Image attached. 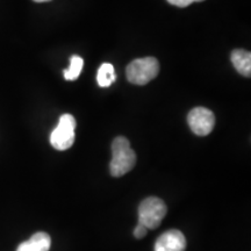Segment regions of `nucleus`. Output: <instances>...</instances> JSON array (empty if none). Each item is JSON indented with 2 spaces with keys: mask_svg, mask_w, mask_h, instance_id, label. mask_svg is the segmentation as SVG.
Instances as JSON below:
<instances>
[{
  "mask_svg": "<svg viewBox=\"0 0 251 251\" xmlns=\"http://www.w3.org/2000/svg\"><path fill=\"white\" fill-rule=\"evenodd\" d=\"M117 79L114 67L111 63H102L100 65L98 74H97V81L100 87H109Z\"/></svg>",
  "mask_w": 251,
  "mask_h": 251,
  "instance_id": "obj_9",
  "label": "nucleus"
},
{
  "mask_svg": "<svg viewBox=\"0 0 251 251\" xmlns=\"http://www.w3.org/2000/svg\"><path fill=\"white\" fill-rule=\"evenodd\" d=\"M165 202L156 197H149L144 199L139 206V222L148 229H156L159 227L163 219L165 218Z\"/></svg>",
  "mask_w": 251,
  "mask_h": 251,
  "instance_id": "obj_3",
  "label": "nucleus"
},
{
  "mask_svg": "<svg viewBox=\"0 0 251 251\" xmlns=\"http://www.w3.org/2000/svg\"><path fill=\"white\" fill-rule=\"evenodd\" d=\"M234 68L244 77L251 76V54L243 49H235L230 56Z\"/></svg>",
  "mask_w": 251,
  "mask_h": 251,
  "instance_id": "obj_8",
  "label": "nucleus"
},
{
  "mask_svg": "<svg viewBox=\"0 0 251 251\" xmlns=\"http://www.w3.org/2000/svg\"><path fill=\"white\" fill-rule=\"evenodd\" d=\"M186 238L181 231L172 229L163 233L157 238L155 251H185Z\"/></svg>",
  "mask_w": 251,
  "mask_h": 251,
  "instance_id": "obj_6",
  "label": "nucleus"
},
{
  "mask_svg": "<svg viewBox=\"0 0 251 251\" xmlns=\"http://www.w3.org/2000/svg\"><path fill=\"white\" fill-rule=\"evenodd\" d=\"M51 247V238L45 231L35 233L28 241L18 247L17 251H49Z\"/></svg>",
  "mask_w": 251,
  "mask_h": 251,
  "instance_id": "obj_7",
  "label": "nucleus"
},
{
  "mask_svg": "<svg viewBox=\"0 0 251 251\" xmlns=\"http://www.w3.org/2000/svg\"><path fill=\"white\" fill-rule=\"evenodd\" d=\"M35 2H47V1H51V0H33Z\"/></svg>",
  "mask_w": 251,
  "mask_h": 251,
  "instance_id": "obj_13",
  "label": "nucleus"
},
{
  "mask_svg": "<svg viewBox=\"0 0 251 251\" xmlns=\"http://www.w3.org/2000/svg\"><path fill=\"white\" fill-rule=\"evenodd\" d=\"M187 122L191 130L198 136H207L215 126V115L205 107H196L188 113Z\"/></svg>",
  "mask_w": 251,
  "mask_h": 251,
  "instance_id": "obj_5",
  "label": "nucleus"
},
{
  "mask_svg": "<svg viewBox=\"0 0 251 251\" xmlns=\"http://www.w3.org/2000/svg\"><path fill=\"white\" fill-rule=\"evenodd\" d=\"M171 5L177 6V7H187L193 2H200V1H205V0H168Z\"/></svg>",
  "mask_w": 251,
  "mask_h": 251,
  "instance_id": "obj_11",
  "label": "nucleus"
},
{
  "mask_svg": "<svg viewBox=\"0 0 251 251\" xmlns=\"http://www.w3.org/2000/svg\"><path fill=\"white\" fill-rule=\"evenodd\" d=\"M83 65H84L83 58L79 57V56H77V55L72 56L71 59H70V67H69L68 69H65V70L63 71L65 79H67V80H76L77 78L79 77L81 69H83Z\"/></svg>",
  "mask_w": 251,
  "mask_h": 251,
  "instance_id": "obj_10",
  "label": "nucleus"
},
{
  "mask_svg": "<svg viewBox=\"0 0 251 251\" xmlns=\"http://www.w3.org/2000/svg\"><path fill=\"white\" fill-rule=\"evenodd\" d=\"M147 233H148V228L139 222L136 226V228L134 229V236L136 238H139V240H141V238H143L144 236H146Z\"/></svg>",
  "mask_w": 251,
  "mask_h": 251,
  "instance_id": "obj_12",
  "label": "nucleus"
},
{
  "mask_svg": "<svg viewBox=\"0 0 251 251\" xmlns=\"http://www.w3.org/2000/svg\"><path fill=\"white\" fill-rule=\"evenodd\" d=\"M75 129H76V119L71 114H63L58 120L57 127L50 134V144L56 150H67L75 143Z\"/></svg>",
  "mask_w": 251,
  "mask_h": 251,
  "instance_id": "obj_4",
  "label": "nucleus"
},
{
  "mask_svg": "<svg viewBox=\"0 0 251 251\" xmlns=\"http://www.w3.org/2000/svg\"><path fill=\"white\" fill-rule=\"evenodd\" d=\"M136 164V153L131 149L129 141L124 136L114 139L112 143V161L109 171L113 177H122L133 170Z\"/></svg>",
  "mask_w": 251,
  "mask_h": 251,
  "instance_id": "obj_1",
  "label": "nucleus"
},
{
  "mask_svg": "<svg viewBox=\"0 0 251 251\" xmlns=\"http://www.w3.org/2000/svg\"><path fill=\"white\" fill-rule=\"evenodd\" d=\"M159 72V63L155 57H143L134 59L126 69V75L129 83L135 85H146L155 79Z\"/></svg>",
  "mask_w": 251,
  "mask_h": 251,
  "instance_id": "obj_2",
  "label": "nucleus"
}]
</instances>
